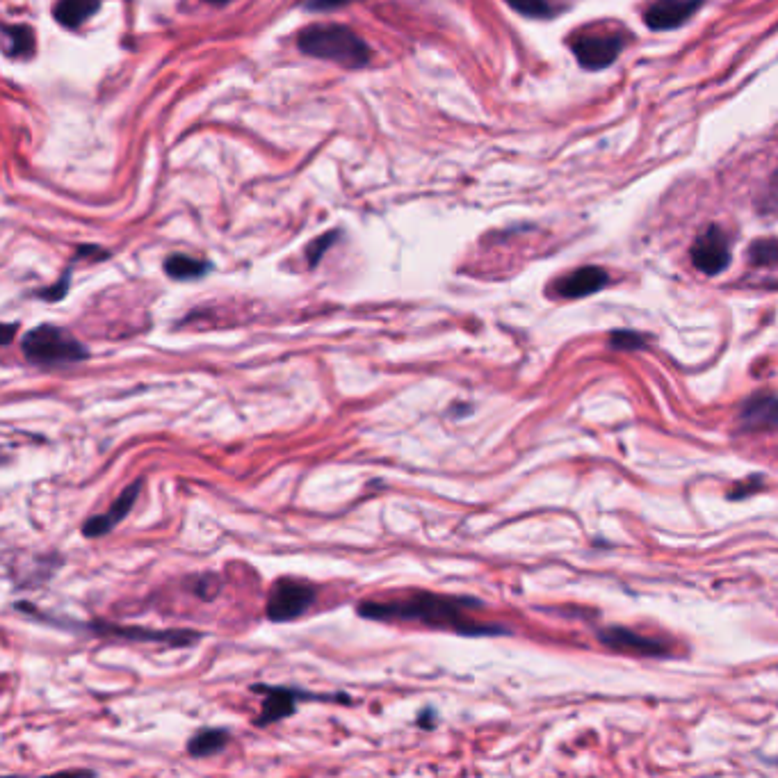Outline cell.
<instances>
[{
    "label": "cell",
    "instance_id": "5bb4252c",
    "mask_svg": "<svg viewBox=\"0 0 778 778\" xmlns=\"http://www.w3.org/2000/svg\"><path fill=\"white\" fill-rule=\"evenodd\" d=\"M101 0H58L53 7L55 21L64 28H80L83 23L99 12Z\"/></svg>",
    "mask_w": 778,
    "mask_h": 778
},
{
    "label": "cell",
    "instance_id": "277c9868",
    "mask_svg": "<svg viewBox=\"0 0 778 778\" xmlns=\"http://www.w3.org/2000/svg\"><path fill=\"white\" fill-rule=\"evenodd\" d=\"M318 591L311 582L299 578H281L272 585L267 596V617L274 623L299 619L315 603Z\"/></svg>",
    "mask_w": 778,
    "mask_h": 778
},
{
    "label": "cell",
    "instance_id": "30bf717a",
    "mask_svg": "<svg viewBox=\"0 0 778 778\" xmlns=\"http://www.w3.org/2000/svg\"><path fill=\"white\" fill-rule=\"evenodd\" d=\"M254 692L265 694L263 712L261 717L256 719L258 726H267L279 719L290 717L297 710V699H309L311 696V694L290 690V687H265V685H254Z\"/></svg>",
    "mask_w": 778,
    "mask_h": 778
},
{
    "label": "cell",
    "instance_id": "cb8c5ba5",
    "mask_svg": "<svg viewBox=\"0 0 778 778\" xmlns=\"http://www.w3.org/2000/svg\"><path fill=\"white\" fill-rule=\"evenodd\" d=\"M350 3H354V0H306L304 7L311 12H331Z\"/></svg>",
    "mask_w": 778,
    "mask_h": 778
},
{
    "label": "cell",
    "instance_id": "52a82bcc",
    "mask_svg": "<svg viewBox=\"0 0 778 778\" xmlns=\"http://www.w3.org/2000/svg\"><path fill=\"white\" fill-rule=\"evenodd\" d=\"M89 628L99 632V635L131 639V642H158V644H169V646H190L194 642H199V632H194V630L121 628V626H110V623H94V626H89Z\"/></svg>",
    "mask_w": 778,
    "mask_h": 778
},
{
    "label": "cell",
    "instance_id": "7402d4cb",
    "mask_svg": "<svg viewBox=\"0 0 778 778\" xmlns=\"http://www.w3.org/2000/svg\"><path fill=\"white\" fill-rule=\"evenodd\" d=\"M192 591L204 601H213L220 591V580H217V575H204V578H197V585L192 587Z\"/></svg>",
    "mask_w": 778,
    "mask_h": 778
},
{
    "label": "cell",
    "instance_id": "44dd1931",
    "mask_svg": "<svg viewBox=\"0 0 778 778\" xmlns=\"http://www.w3.org/2000/svg\"><path fill=\"white\" fill-rule=\"evenodd\" d=\"M610 343L612 347H617V350H642L646 340L644 336L635 334V331H614Z\"/></svg>",
    "mask_w": 778,
    "mask_h": 778
},
{
    "label": "cell",
    "instance_id": "d6986e66",
    "mask_svg": "<svg viewBox=\"0 0 778 778\" xmlns=\"http://www.w3.org/2000/svg\"><path fill=\"white\" fill-rule=\"evenodd\" d=\"M505 3L518 14L528 16V19H550V16H555L550 0H505Z\"/></svg>",
    "mask_w": 778,
    "mask_h": 778
},
{
    "label": "cell",
    "instance_id": "e0dca14e",
    "mask_svg": "<svg viewBox=\"0 0 778 778\" xmlns=\"http://www.w3.org/2000/svg\"><path fill=\"white\" fill-rule=\"evenodd\" d=\"M5 39H7V55L10 58H30L35 53V35L28 26H5Z\"/></svg>",
    "mask_w": 778,
    "mask_h": 778
},
{
    "label": "cell",
    "instance_id": "5b68a950",
    "mask_svg": "<svg viewBox=\"0 0 778 778\" xmlns=\"http://www.w3.org/2000/svg\"><path fill=\"white\" fill-rule=\"evenodd\" d=\"M623 48H626L623 37L598 35V32H594V35H591V32H587V35H578L573 37L571 42V51L575 55V60L580 62L582 69H589V71H601L612 67Z\"/></svg>",
    "mask_w": 778,
    "mask_h": 778
},
{
    "label": "cell",
    "instance_id": "ac0fdd59",
    "mask_svg": "<svg viewBox=\"0 0 778 778\" xmlns=\"http://www.w3.org/2000/svg\"><path fill=\"white\" fill-rule=\"evenodd\" d=\"M749 258L758 267H776L778 265V240L763 238L749 247Z\"/></svg>",
    "mask_w": 778,
    "mask_h": 778
},
{
    "label": "cell",
    "instance_id": "6da1fadb",
    "mask_svg": "<svg viewBox=\"0 0 778 778\" xmlns=\"http://www.w3.org/2000/svg\"><path fill=\"white\" fill-rule=\"evenodd\" d=\"M480 607L473 598L436 594H413L404 601H368L356 607L363 619L372 621H418L429 628H450L459 635H502L498 626H482L468 619V610Z\"/></svg>",
    "mask_w": 778,
    "mask_h": 778
},
{
    "label": "cell",
    "instance_id": "ba28073f",
    "mask_svg": "<svg viewBox=\"0 0 778 778\" xmlns=\"http://www.w3.org/2000/svg\"><path fill=\"white\" fill-rule=\"evenodd\" d=\"M703 7V0H655L644 14V23L651 30H676L685 26Z\"/></svg>",
    "mask_w": 778,
    "mask_h": 778
},
{
    "label": "cell",
    "instance_id": "4fadbf2b",
    "mask_svg": "<svg viewBox=\"0 0 778 778\" xmlns=\"http://www.w3.org/2000/svg\"><path fill=\"white\" fill-rule=\"evenodd\" d=\"M601 642L610 648H617V651H628V653H639V655H662L664 651H667L664 644L655 642V639L642 637V635H637V632L623 630V628L603 630Z\"/></svg>",
    "mask_w": 778,
    "mask_h": 778
},
{
    "label": "cell",
    "instance_id": "ffe728a7",
    "mask_svg": "<svg viewBox=\"0 0 778 778\" xmlns=\"http://www.w3.org/2000/svg\"><path fill=\"white\" fill-rule=\"evenodd\" d=\"M340 238V231H329L320 235L318 240H313L309 249H306V258H309V265L311 267H318V263L322 261V256L327 254V249H331L338 242Z\"/></svg>",
    "mask_w": 778,
    "mask_h": 778
},
{
    "label": "cell",
    "instance_id": "7c38bea8",
    "mask_svg": "<svg viewBox=\"0 0 778 778\" xmlns=\"http://www.w3.org/2000/svg\"><path fill=\"white\" fill-rule=\"evenodd\" d=\"M742 429L747 432H765V429L778 427V397L776 395H756L744 402L740 411Z\"/></svg>",
    "mask_w": 778,
    "mask_h": 778
},
{
    "label": "cell",
    "instance_id": "484cf974",
    "mask_svg": "<svg viewBox=\"0 0 778 778\" xmlns=\"http://www.w3.org/2000/svg\"><path fill=\"white\" fill-rule=\"evenodd\" d=\"M432 719H434V712H432V710H427V712H425V719H423V724H418V726L432 728V724H429V721H432Z\"/></svg>",
    "mask_w": 778,
    "mask_h": 778
},
{
    "label": "cell",
    "instance_id": "9a60e30c",
    "mask_svg": "<svg viewBox=\"0 0 778 778\" xmlns=\"http://www.w3.org/2000/svg\"><path fill=\"white\" fill-rule=\"evenodd\" d=\"M210 267L213 265H210L208 261H199V258H192V256H185V254H174L165 261L167 277L174 279V281L201 279L210 272Z\"/></svg>",
    "mask_w": 778,
    "mask_h": 778
},
{
    "label": "cell",
    "instance_id": "3957f363",
    "mask_svg": "<svg viewBox=\"0 0 778 778\" xmlns=\"http://www.w3.org/2000/svg\"><path fill=\"white\" fill-rule=\"evenodd\" d=\"M21 352L37 366H64V363L85 361L89 352L67 329L53 324H39L21 340Z\"/></svg>",
    "mask_w": 778,
    "mask_h": 778
},
{
    "label": "cell",
    "instance_id": "d4e9b609",
    "mask_svg": "<svg viewBox=\"0 0 778 778\" xmlns=\"http://www.w3.org/2000/svg\"><path fill=\"white\" fill-rule=\"evenodd\" d=\"M16 329H19V324H16V322H12V324H5V334H3V343L5 345H10L12 343V336H14V331Z\"/></svg>",
    "mask_w": 778,
    "mask_h": 778
},
{
    "label": "cell",
    "instance_id": "8992f818",
    "mask_svg": "<svg viewBox=\"0 0 778 778\" xmlns=\"http://www.w3.org/2000/svg\"><path fill=\"white\" fill-rule=\"evenodd\" d=\"M692 263L699 272L715 277L731 265V247H728L726 235L717 226H710L696 238L692 247Z\"/></svg>",
    "mask_w": 778,
    "mask_h": 778
},
{
    "label": "cell",
    "instance_id": "7a4b0ae2",
    "mask_svg": "<svg viewBox=\"0 0 778 778\" xmlns=\"http://www.w3.org/2000/svg\"><path fill=\"white\" fill-rule=\"evenodd\" d=\"M299 51L315 60H327L345 69H363L372 60L370 46L345 26H311L297 39Z\"/></svg>",
    "mask_w": 778,
    "mask_h": 778
},
{
    "label": "cell",
    "instance_id": "8fae6325",
    "mask_svg": "<svg viewBox=\"0 0 778 778\" xmlns=\"http://www.w3.org/2000/svg\"><path fill=\"white\" fill-rule=\"evenodd\" d=\"M607 281H610V277H607V272L601 270V267H580V270H575L571 274H566V277L559 279L555 283V293L559 297H566V299H580V297H587V295H594L598 293V290H603L607 286Z\"/></svg>",
    "mask_w": 778,
    "mask_h": 778
},
{
    "label": "cell",
    "instance_id": "603a6c76",
    "mask_svg": "<svg viewBox=\"0 0 778 778\" xmlns=\"http://www.w3.org/2000/svg\"><path fill=\"white\" fill-rule=\"evenodd\" d=\"M69 277H71V267H69L67 272L62 274V279H60L58 283H55V286H51L48 290H42V293H39V297L48 299V302H58V299H62L64 295H67V290H69Z\"/></svg>",
    "mask_w": 778,
    "mask_h": 778
},
{
    "label": "cell",
    "instance_id": "9c48e42d",
    "mask_svg": "<svg viewBox=\"0 0 778 778\" xmlns=\"http://www.w3.org/2000/svg\"><path fill=\"white\" fill-rule=\"evenodd\" d=\"M140 489H142V480H137L135 484L128 486V489H124V493H121L115 502H112L108 512L87 518L85 525H83L85 537L99 539V537H103V534H108L110 530H115L117 523H121V518H124L133 509L137 496H140Z\"/></svg>",
    "mask_w": 778,
    "mask_h": 778
},
{
    "label": "cell",
    "instance_id": "4316f807",
    "mask_svg": "<svg viewBox=\"0 0 778 778\" xmlns=\"http://www.w3.org/2000/svg\"><path fill=\"white\" fill-rule=\"evenodd\" d=\"M206 3H213V5H226V3H231V0H206Z\"/></svg>",
    "mask_w": 778,
    "mask_h": 778
},
{
    "label": "cell",
    "instance_id": "2e32d148",
    "mask_svg": "<svg viewBox=\"0 0 778 778\" xmlns=\"http://www.w3.org/2000/svg\"><path fill=\"white\" fill-rule=\"evenodd\" d=\"M226 744H229V733L222 731V728H208V731H201L192 737L188 753L194 758H208L222 751Z\"/></svg>",
    "mask_w": 778,
    "mask_h": 778
}]
</instances>
